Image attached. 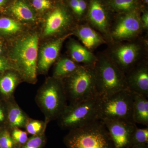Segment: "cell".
Segmentation results:
<instances>
[{"mask_svg":"<svg viewBox=\"0 0 148 148\" xmlns=\"http://www.w3.org/2000/svg\"><path fill=\"white\" fill-rule=\"evenodd\" d=\"M6 0H0V7L4 5Z\"/></svg>","mask_w":148,"mask_h":148,"instance_id":"36","label":"cell"},{"mask_svg":"<svg viewBox=\"0 0 148 148\" xmlns=\"http://www.w3.org/2000/svg\"><path fill=\"white\" fill-rule=\"evenodd\" d=\"M46 142L45 134L32 136L18 148H42Z\"/></svg>","mask_w":148,"mask_h":148,"instance_id":"27","label":"cell"},{"mask_svg":"<svg viewBox=\"0 0 148 148\" xmlns=\"http://www.w3.org/2000/svg\"><path fill=\"white\" fill-rule=\"evenodd\" d=\"M88 23L106 40L110 39V19L101 0H91L88 11Z\"/></svg>","mask_w":148,"mask_h":148,"instance_id":"11","label":"cell"},{"mask_svg":"<svg viewBox=\"0 0 148 148\" xmlns=\"http://www.w3.org/2000/svg\"><path fill=\"white\" fill-rule=\"evenodd\" d=\"M101 104L99 96L70 104L57 119L58 125L62 129L70 130L101 119Z\"/></svg>","mask_w":148,"mask_h":148,"instance_id":"6","label":"cell"},{"mask_svg":"<svg viewBox=\"0 0 148 148\" xmlns=\"http://www.w3.org/2000/svg\"><path fill=\"white\" fill-rule=\"evenodd\" d=\"M144 1H145V3L146 4H148V0H144Z\"/></svg>","mask_w":148,"mask_h":148,"instance_id":"38","label":"cell"},{"mask_svg":"<svg viewBox=\"0 0 148 148\" xmlns=\"http://www.w3.org/2000/svg\"><path fill=\"white\" fill-rule=\"evenodd\" d=\"M80 65V64H77L71 58H61L58 60L56 65L53 77L63 80L73 73Z\"/></svg>","mask_w":148,"mask_h":148,"instance_id":"21","label":"cell"},{"mask_svg":"<svg viewBox=\"0 0 148 148\" xmlns=\"http://www.w3.org/2000/svg\"><path fill=\"white\" fill-rule=\"evenodd\" d=\"M62 81L70 104L98 96L94 65H80L73 73Z\"/></svg>","mask_w":148,"mask_h":148,"instance_id":"4","label":"cell"},{"mask_svg":"<svg viewBox=\"0 0 148 148\" xmlns=\"http://www.w3.org/2000/svg\"><path fill=\"white\" fill-rule=\"evenodd\" d=\"M104 122L115 148H130L132 133L137 127L136 123L123 119H104Z\"/></svg>","mask_w":148,"mask_h":148,"instance_id":"10","label":"cell"},{"mask_svg":"<svg viewBox=\"0 0 148 148\" xmlns=\"http://www.w3.org/2000/svg\"><path fill=\"white\" fill-rule=\"evenodd\" d=\"M69 49L71 59L77 64L93 66L96 63L97 56L77 41L70 42Z\"/></svg>","mask_w":148,"mask_h":148,"instance_id":"17","label":"cell"},{"mask_svg":"<svg viewBox=\"0 0 148 148\" xmlns=\"http://www.w3.org/2000/svg\"><path fill=\"white\" fill-rule=\"evenodd\" d=\"M17 146L9 129L6 128L0 131V148H16Z\"/></svg>","mask_w":148,"mask_h":148,"instance_id":"26","label":"cell"},{"mask_svg":"<svg viewBox=\"0 0 148 148\" xmlns=\"http://www.w3.org/2000/svg\"><path fill=\"white\" fill-rule=\"evenodd\" d=\"M73 18L67 9L58 6L48 16L44 34L46 36L64 33L71 27Z\"/></svg>","mask_w":148,"mask_h":148,"instance_id":"13","label":"cell"},{"mask_svg":"<svg viewBox=\"0 0 148 148\" xmlns=\"http://www.w3.org/2000/svg\"><path fill=\"white\" fill-rule=\"evenodd\" d=\"M75 33L85 47L90 51L107 42L106 39L88 23L78 26Z\"/></svg>","mask_w":148,"mask_h":148,"instance_id":"15","label":"cell"},{"mask_svg":"<svg viewBox=\"0 0 148 148\" xmlns=\"http://www.w3.org/2000/svg\"><path fill=\"white\" fill-rule=\"evenodd\" d=\"M70 7L75 14L78 18L79 14V5L78 0H70L69 2Z\"/></svg>","mask_w":148,"mask_h":148,"instance_id":"33","label":"cell"},{"mask_svg":"<svg viewBox=\"0 0 148 148\" xmlns=\"http://www.w3.org/2000/svg\"><path fill=\"white\" fill-rule=\"evenodd\" d=\"M10 10L14 16L21 21H33L35 20L36 16L34 11L23 0L14 1Z\"/></svg>","mask_w":148,"mask_h":148,"instance_id":"20","label":"cell"},{"mask_svg":"<svg viewBox=\"0 0 148 148\" xmlns=\"http://www.w3.org/2000/svg\"><path fill=\"white\" fill-rule=\"evenodd\" d=\"M39 38L32 34L18 40L13 47L12 58L14 69L29 82L36 80Z\"/></svg>","mask_w":148,"mask_h":148,"instance_id":"5","label":"cell"},{"mask_svg":"<svg viewBox=\"0 0 148 148\" xmlns=\"http://www.w3.org/2000/svg\"><path fill=\"white\" fill-rule=\"evenodd\" d=\"M139 8L119 14L111 24L110 31L111 42L136 39L143 30Z\"/></svg>","mask_w":148,"mask_h":148,"instance_id":"9","label":"cell"},{"mask_svg":"<svg viewBox=\"0 0 148 148\" xmlns=\"http://www.w3.org/2000/svg\"><path fill=\"white\" fill-rule=\"evenodd\" d=\"M141 21L143 25V30L148 31V12L145 10L141 15Z\"/></svg>","mask_w":148,"mask_h":148,"instance_id":"34","label":"cell"},{"mask_svg":"<svg viewBox=\"0 0 148 148\" xmlns=\"http://www.w3.org/2000/svg\"><path fill=\"white\" fill-rule=\"evenodd\" d=\"M133 93V92H132ZM133 119L134 123L148 126V101L143 95L133 93Z\"/></svg>","mask_w":148,"mask_h":148,"instance_id":"18","label":"cell"},{"mask_svg":"<svg viewBox=\"0 0 148 148\" xmlns=\"http://www.w3.org/2000/svg\"><path fill=\"white\" fill-rule=\"evenodd\" d=\"M19 82V77L15 72H9L4 74L0 77V94L7 101L13 98Z\"/></svg>","mask_w":148,"mask_h":148,"instance_id":"19","label":"cell"},{"mask_svg":"<svg viewBox=\"0 0 148 148\" xmlns=\"http://www.w3.org/2000/svg\"><path fill=\"white\" fill-rule=\"evenodd\" d=\"M127 88L130 92L148 97V64L147 59L125 74Z\"/></svg>","mask_w":148,"mask_h":148,"instance_id":"12","label":"cell"},{"mask_svg":"<svg viewBox=\"0 0 148 148\" xmlns=\"http://www.w3.org/2000/svg\"><path fill=\"white\" fill-rule=\"evenodd\" d=\"M132 148H148V145H141L136 146Z\"/></svg>","mask_w":148,"mask_h":148,"instance_id":"35","label":"cell"},{"mask_svg":"<svg viewBox=\"0 0 148 148\" xmlns=\"http://www.w3.org/2000/svg\"><path fill=\"white\" fill-rule=\"evenodd\" d=\"M106 5L112 11L124 13L138 8V0H108Z\"/></svg>","mask_w":148,"mask_h":148,"instance_id":"22","label":"cell"},{"mask_svg":"<svg viewBox=\"0 0 148 148\" xmlns=\"http://www.w3.org/2000/svg\"><path fill=\"white\" fill-rule=\"evenodd\" d=\"M47 123L45 121L35 120L29 118L24 128L26 132L32 136L45 134Z\"/></svg>","mask_w":148,"mask_h":148,"instance_id":"23","label":"cell"},{"mask_svg":"<svg viewBox=\"0 0 148 148\" xmlns=\"http://www.w3.org/2000/svg\"><path fill=\"white\" fill-rule=\"evenodd\" d=\"M6 124L7 126V106L4 108L0 105V125Z\"/></svg>","mask_w":148,"mask_h":148,"instance_id":"31","label":"cell"},{"mask_svg":"<svg viewBox=\"0 0 148 148\" xmlns=\"http://www.w3.org/2000/svg\"><path fill=\"white\" fill-rule=\"evenodd\" d=\"M79 5V14L78 18L80 20L84 17L87 8V3L85 0H78Z\"/></svg>","mask_w":148,"mask_h":148,"instance_id":"30","label":"cell"},{"mask_svg":"<svg viewBox=\"0 0 148 148\" xmlns=\"http://www.w3.org/2000/svg\"><path fill=\"white\" fill-rule=\"evenodd\" d=\"M112 42L106 54L114 65L127 73L130 70L147 59L145 57L147 44L145 41H126Z\"/></svg>","mask_w":148,"mask_h":148,"instance_id":"7","label":"cell"},{"mask_svg":"<svg viewBox=\"0 0 148 148\" xmlns=\"http://www.w3.org/2000/svg\"><path fill=\"white\" fill-rule=\"evenodd\" d=\"M64 142L68 148H115L110 135L101 119L70 130Z\"/></svg>","mask_w":148,"mask_h":148,"instance_id":"1","label":"cell"},{"mask_svg":"<svg viewBox=\"0 0 148 148\" xmlns=\"http://www.w3.org/2000/svg\"><path fill=\"white\" fill-rule=\"evenodd\" d=\"M94 65L97 93L100 98L128 90L125 74L109 59L106 53L97 56Z\"/></svg>","mask_w":148,"mask_h":148,"instance_id":"2","label":"cell"},{"mask_svg":"<svg viewBox=\"0 0 148 148\" xmlns=\"http://www.w3.org/2000/svg\"><path fill=\"white\" fill-rule=\"evenodd\" d=\"M101 98L100 119H123L134 122L133 93L123 90L106 98Z\"/></svg>","mask_w":148,"mask_h":148,"instance_id":"8","label":"cell"},{"mask_svg":"<svg viewBox=\"0 0 148 148\" xmlns=\"http://www.w3.org/2000/svg\"><path fill=\"white\" fill-rule=\"evenodd\" d=\"M21 30V26L18 22L11 18H0V31L7 34H14Z\"/></svg>","mask_w":148,"mask_h":148,"instance_id":"25","label":"cell"},{"mask_svg":"<svg viewBox=\"0 0 148 148\" xmlns=\"http://www.w3.org/2000/svg\"><path fill=\"white\" fill-rule=\"evenodd\" d=\"M143 145H148V127L140 128L137 127L132 133L130 148Z\"/></svg>","mask_w":148,"mask_h":148,"instance_id":"24","label":"cell"},{"mask_svg":"<svg viewBox=\"0 0 148 148\" xmlns=\"http://www.w3.org/2000/svg\"><path fill=\"white\" fill-rule=\"evenodd\" d=\"M73 33H70L59 37L48 43L42 48L37 64V70L42 73H46L48 71L58 58L63 43Z\"/></svg>","mask_w":148,"mask_h":148,"instance_id":"14","label":"cell"},{"mask_svg":"<svg viewBox=\"0 0 148 148\" xmlns=\"http://www.w3.org/2000/svg\"><path fill=\"white\" fill-rule=\"evenodd\" d=\"M67 101L62 80L54 77L47 80L38 90L36 97L47 124L58 119L68 106Z\"/></svg>","mask_w":148,"mask_h":148,"instance_id":"3","label":"cell"},{"mask_svg":"<svg viewBox=\"0 0 148 148\" xmlns=\"http://www.w3.org/2000/svg\"><path fill=\"white\" fill-rule=\"evenodd\" d=\"M13 69L8 61L5 58L0 57V73Z\"/></svg>","mask_w":148,"mask_h":148,"instance_id":"32","label":"cell"},{"mask_svg":"<svg viewBox=\"0 0 148 148\" xmlns=\"http://www.w3.org/2000/svg\"><path fill=\"white\" fill-rule=\"evenodd\" d=\"M11 135L17 145L21 146L28 140V134L21 128H15L10 130Z\"/></svg>","mask_w":148,"mask_h":148,"instance_id":"28","label":"cell"},{"mask_svg":"<svg viewBox=\"0 0 148 148\" xmlns=\"http://www.w3.org/2000/svg\"><path fill=\"white\" fill-rule=\"evenodd\" d=\"M7 128L10 130L15 128H24L29 117L18 106L13 97L8 100Z\"/></svg>","mask_w":148,"mask_h":148,"instance_id":"16","label":"cell"},{"mask_svg":"<svg viewBox=\"0 0 148 148\" xmlns=\"http://www.w3.org/2000/svg\"><path fill=\"white\" fill-rule=\"evenodd\" d=\"M2 53V46L0 43V54Z\"/></svg>","mask_w":148,"mask_h":148,"instance_id":"37","label":"cell"},{"mask_svg":"<svg viewBox=\"0 0 148 148\" xmlns=\"http://www.w3.org/2000/svg\"><path fill=\"white\" fill-rule=\"evenodd\" d=\"M32 5L36 10L43 11L50 8L52 5L50 0H33Z\"/></svg>","mask_w":148,"mask_h":148,"instance_id":"29","label":"cell"}]
</instances>
